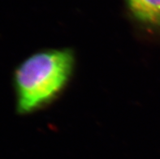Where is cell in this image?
<instances>
[{
	"instance_id": "obj_1",
	"label": "cell",
	"mask_w": 160,
	"mask_h": 159,
	"mask_svg": "<svg viewBox=\"0 0 160 159\" xmlns=\"http://www.w3.org/2000/svg\"><path fill=\"white\" fill-rule=\"evenodd\" d=\"M73 64L68 50L41 51L25 59L15 74L19 112H32L55 98L67 84Z\"/></svg>"
},
{
	"instance_id": "obj_2",
	"label": "cell",
	"mask_w": 160,
	"mask_h": 159,
	"mask_svg": "<svg viewBox=\"0 0 160 159\" xmlns=\"http://www.w3.org/2000/svg\"><path fill=\"white\" fill-rule=\"evenodd\" d=\"M136 18L146 24L160 27V0H127Z\"/></svg>"
}]
</instances>
